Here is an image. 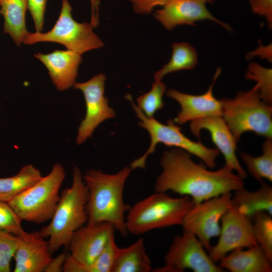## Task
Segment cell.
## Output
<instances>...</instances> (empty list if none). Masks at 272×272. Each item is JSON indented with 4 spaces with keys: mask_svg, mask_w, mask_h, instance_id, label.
Returning a JSON list of instances; mask_svg holds the SVG:
<instances>
[{
    "mask_svg": "<svg viewBox=\"0 0 272 272\" xmlns=\"http://www.w3.org/2000/svg\"><path fill=\"white\" fill-rule=\"evenodd\" d=\"M46 3L47 0H28V9L37 32L43 30Z\"/></svg>",
    "mask_w": 272,
    "mask_h": 272,
    "instance_id": "obj_32",
    "label": "cell"
},
{
    "mask_svg": "<svg viewBox=\"0 0 272 272\" xmlns=\"http://www.w3.org/2000/svg\"><path fill=\"white\" fill-rule=\"evenodd\" d=\"M18 236L0 231V272L11 271V261L17 249Z\"/></svg>",
    "mask_w": 272,
    "mask_h": 272,
    "instance_id": "obj_30",
    "label": "cell"
},
{
    "mask_svg": "<svg viewBox=\"0 0 272 272\" xmlns=\"http://www.w3.org/2000/svg\"><path fill=\"white\" fill-rule=\"evenodd\" d=\"M88 190L83 175L77 167L73 169L71 186L65 188L50 223L40 230L52 253L67 246L74 233L87 223Z\"/></svg>",
    "mask_w": 272,
    "mask_h": 272,
    "instance_id": "obj_3",
    "label": "cell"
},
{
    "mask_svg": "<svg viewBox=\"0 0 272 272\" xmlns=\"http://www.w3.org/2000/svg\"><path fill=\"white\" fill-rule=\"evenodd\" d=\"M72 10L68 0H62L60 13L53 28L45 33L28 32L23 43L31 45L41 42H55L81 55L102 47L103 43L94 32L90 23L76 21L72 17Z\"/></svg>",
    "mask_w": 272,
    "mask_h": 272,
    "instance_id": "obj_8",
    "label": "cell"
},
{
    "mask_svg": "<svg viewBox=\"0 0 272 272\" xmlns=\"http://www.w3.org/2000/svg\"><path fill=\"white\" fill-rule=\"evenodd\" d=\"M220 100L222 117L237 142L249 131L272 139V106L261 100L257 84L248 91L239 92L234 99Z\"/></svg>",
    "mask_w": 272,
    "mask_h": 272,
    "instance_id": "obj_5",
    "label": "cell"
},
{
    "mask_svg": "<svg viewBox=\"0 0 272 272\" xmlns=\"http://www.w3.org/2000/svg\"><path fill=\"white\" fill-rule=\"evenodd\" d=\"M22 222L8 202L0 200V231L18 236L25 232Z\"/></svg>",
    "mask_w": 272,
    "mask_h": 272,
    "instance_id": "obj_31",
    "label": "cell"
},
{
    "mask_svg": "<svg viewBox=\"0 0 272 272\" xmlns=\"http://www.w3.org/2000/svg\"><path fill=\"white\" fill-rule=\"evenodd\" d=\"M160 165L156 192L170 191L188 196L194 204L244 186L243 179L224 166L216 171L208 170L203 162L195 163L191 154L181 149L164 152Z\"/></svg>",
    "mask_w": 272,
    "mask_h": 272,
    "instance_id": "obj_1",
    "label": "cell"
},
{
    "mask_svg": "<svg viewBox=\"0 0 272 272\" xmlns=\"http://www.w3.org/2000/svg\"><path fill=\"white\" fill-rule=\"evenodd\" d=\"M172 47V54L170 60L155 74V81H161L164 76L171 73L192 69L197 63V52L189 44L175 43Z\"/></svg>",
    "mask_w": 272,
    "mask_h": 272,
    "instance_id": "obj_24",
    "label": "cell"
},
{
    "mask_svg": "<svg viewBox=\"0 0 272 272\" xmlns=\"http://www.w3.org/2000/svg\"><path fill=\"white\" fill-rule=\"evenodd\" d=\"M193 205L188 196L173 197L166 192H156L130 207L125 218L127 232L138 235L156 229L181 226Z\"/></svg>",
    "mask_w": 272,
    "mask_h": 272,
    "instance_id": "obj_4",
    "label": "cell"
},
{
    "mask_svg": "<svg viewBox=\"0 0 272 272\" xmlns=\"http://www.w3.org/2000/svg\"><path fill=\"white\" fill-rule=\"evenodd\" d=\"M151 270V261L144 241L139 238L129 246L122 248L112 272H149Z\"/></svg>",
    "mask_w": 272,
    "mask_h": 272,
    "instance_id": "obj_23",
    "label": "cell"
},
{
    "mask_svg": "<svg viewBox=\"0 0 272 272\" xmlns=\"http://www.w3.org/2000/svg\"><path fill=\"white\" fill-rule=\"evenodd\" d=\"M34 56L45 66L58 91H63L74 86L82 61L81 54L67 49L55 50L47 54L39 52Z\"/></svg>",
    "mask_w": 272,
    "mask_h": 272,
    "instance_id": "obj_18",
    "label": "cell"
},
{
    "mask_svg": "<svg viewBox=\"0 0 272 272\" xmlns=\"http://www.w3.org/2000/svg\"><path fill=\"white\" fill-rule=\"evenodd\" d=\"M138 14H149L157 6H163L169 0H128Z\"/></svg>",
    "mask_w": 272,
    "mask_h": 272,
    "instance_id": "obj_34",
    "label": "cell"
},
{
    "mask_svg": "<svg viewBox=\"0 0 272 272\" xmlns=\"http://www.w3.org/2000/svg\"><path fill=\"white\" fill-rule=\"evenodd\" d=\"M65 177L63 166L56 163L47 175L8 203L22 221L41 224L50 220Z\"/></svg>",
    "mask_w": 272,
    "mask_h": 272,
    "instance_id": "obj_7",
    "label": "cell"
},
{
    "mask_svg": "<svg viewBox=\"0 0 272 272\" xmlns=\"http://www.w3.org/2000/svg\"><path fill=\"white\" fill-rule=\"evenodd\" d=\"M221 222L219 240L208 251L209 256L215 262L219 261L235 249L257 244L251 220L232 206L223 215Z\"/></svg>",
    "mask_w": 272,
    "mask_h": 272,
    "instance_id": "obj_13",
    "label": "cell"
},
{
    "mask_svg": "<svg viewBox=\"0 0 272 272\" xmlns=\"http://www.w3.org/2000/svg\"><path fill=\"white\" fill-rule=\"evenodd\" d=\"M207 2V0H169L161 9L155 11L154 16L168 30L179 25H194V22L204 20L215 21L230 30V26L209 11Z\"/></svg>",
    "mask_w": 272,
    "mask_h": 272,
    "instance_id": "obj_16",
    "label": "cell"
},
{
    "mask_svg": "<svg viewBox=\"0 0 272 272\" xmlns=\"http://www.w3.org/2000/svg\"><path fill=\"white\" fill-rule=\"evenodd\" d=\"M221 72V69L218 68L210 86L204 94L194 95L173 89L167 92V96L176 100L181 107V110L174 120L176 124L182 125L197 119L222 116L221 101L216 99L213 93L214 85Z\"/></svg>",
    "mask_w": 272,
    "mask_h": 272,
    "instance_id": "obj_15",
    "label": "cell"
},
{
    "mask_svg": "<svg viewBox=\"0 0 272 272\" xmlns=\"http://www.w3.org/2000/svg\"><path fill=\"white\" fill-rule=\"evenodd\" d=\"M42 177L39 169L28 164L22 167L14 176L0 178V200L9 202L32 187Z\"/></svg>",
    "mask_w": 272,
    "mask_h": 272,
    "instance_id": "obj_22",
    "label": "cell"
},
{
    "mask_svg": "<svg viewBox=\"0 0 272 272\" xmlns=\"http://www.w3.org/2000/svg\"><path fill=\"white\" fill-rule=\"evenodd\" d=\"M126 97L130 101L137 117L140 120L139 125L148 131L151 138L150 145L146 152L130 164L132 170L145 168L148 156L154 153L159 143L181 149L199 158L209 168L215 167L216 160L220 154L217 149L209 148L199 141L194 142L188 138L174 120L169 119L166 124H163L154 117L146 116L134 103L130 95H128Z\"/></svg>",
    "mask_w": 272,
    "mask_h": 272,
    "instance_id": "obj_6",
    "label": "cell"
},
{
    "mask_svg": "<svg viewBox=\"0 0 272 272\" xmlns=\"http://www.w3.org/2000/svg\"><path fill=\"white\" fill-rule=\"evenodd\" d=\"M67 254L63 252L52 258L44 269L45 272H61L63 271L64 264Z\"/></svg>",
    "mask_w": 272,
    "mask_h": 272,
    "instance_id": "obj_35",
    "label": "cell"
},
{
    "mask_svg": "<svg viewBox=\"0 0 272 272\" xmlns=\"http://www.w3.org/2000/svg\"><path fill=\"white\" fill-rule=\"evenodd\" d=\"M166 90L161 81H155L151 89L137 98V106L146 116L154 117L157 111L164 107L163 96Z\"/></svg>",
    "mask_w": 272,
    "mask_h": 272,
    "instance_id": "obj_27",
    "label": "cell"
},
{
    "mask_svg": "<svg viewBox=\"0 0 272 272\" xmlns=\"http://www.w3.org/2000/svg\"><path fill=\"white\" fill-rule=\"evenodd\" d=\"M18 243L14 258L15 272H43L52 259L48 241L40 231L26 232L18 236Z\"/></svg>",
    "mask_w": 272,
    "mask_h": 272,
    "instance_id": "obj_17",
    "label": "cell"
},
{
    "mask_svg": "<svg viewBox=\"0 0 272 272\" xmlns=\"http://www.w3.org/2000/svg\"><path fill=\"white\" fill-rule=\"evenodd\" d=\"M91 6V18L90 24L93 27L99 24V7L100 0H90Z\"/></svg>",
    "mask_w": 272,
    "mask_h": 272,
    "instance_id": "obj_36",
    "label": "cell"
},
{
    "mask_svg": "<svg viewBox=\"0 0 272 272\" xmlns=\"http://www.w3.org/2000/svg\"><path fill=\"white\" fill-rule=\"evenodd\" d=\"M232 195L228 192L194 203L183 219V231L193 234L208 251L211 239L220 234V222L232 206Z\"/></svg>",
    "mask_w": 272,
    "mask_h": 272,
    "instance_id": "obj_11",
    "label": "cell"
},
{
    "mask_svg": "<svg viewBox=\"0 0 272 272\" xmlns=\"http://www.w3.org/2000/svg\"><path fill=\"white\" fill-rule=\"evenodd\" d=\"M121 249L117 245L113 234L99 255L88 267L87 272H112L114 263Z\"/></svg>",
    "mask_w": 272,
    "mask_h": 272,
    "instance_id": "obj_29",
    "label": "cell"
},
{
    "mask_svg": "<svg viewBox=\"0 0 272 272\" xmlns=\"http://www.w3.org/2000/svg\"><path fill=\"white\" fill-rule=\"evenodd\" d=\"M190 129L197 137L202 129L208 131L213 143L225 159L224 166L244 179L247 173L240 163L236 154L237 143L234 135L222 116H212L193 120L190 122Z\"/></svg>",
    "mask_w": 272,
    "mask_h": 272,
    "instance_id": "obj_14",
    "label": "cell"
},
{
    "mask_svg": "<svg viewBox=\"0 0 272 272\" xmlns=\"http://www.w3.org/2000/svg\"><path fill=\"white\" fill-rule=\"evenodd\" d=\"M253 191L244 188L234 191L232 206L251 220L258 213L265 212L272 215V187L264 181Z\"/></svg>",
    "mask_w": 272,
    "mask_h": 272,
    "instance_id": "obj_20",
    "label": "cell"
},
{
    "mask_svg": "<svg viewBox=\"0 0 272 272\" xmlns=\"http://www.w3.org/2000/svg\"><path fill=\"white\" fill-rule=\"evenodd\" d=\"M207 2H211L213 1V0H207Z\"/></svg>",
    "mask_w": 272,
    "mask_h": 272,
    "instance_id": "obj_37",
    "label": "cell"
},
{
    "mask_svg": "<svg viewBox=\"0 0 272 272\" xmlns=\"http://www.w3.org/2000/svg\"><path fill=\"white\" fill-rule=\"evenodd\" d=\"M0 15H1V13H0Z\"/></svg>",
    "mask_w": 272,
    "mask_h": 272,
    "instance_id": "obj_38",
    "label": "cell"
},
{
    "mask_svg": "<svg viewBox=\"0 0 272 272\" xmlns=\"http://www.w3.org/2000/svg\"><path fill=\"white\" fill-rule=\"evenodd\" d=\"M28 0H0V13L4 17V33L8 34L19 46L29 32L25 15Z\"/></svg>",
    "mask_w": 272,
    "mask_h": 272,
    "instance_id": "obj_21",
    "label": "cell"
},
{
    "mask_svg": "<svg viewBox=\"0 0 272 272\" xmlns=\"http://www.w3.org/2000/svg\"><path fill=\"white\" fill-rule=\"evenodd\" d=\"M114 228L109 223H87L73 234L67 246L70 253L63 272H87L88 267L101 253Z\"/></svg>",
    "mask_w": 272,
    "mask_h": 272,
    "instance_id": "obj_9",
    "label": "cell"
},
{
    "mask_svg": "<svg viewBox=\"0 0 272 272\" xmlns=\"http://www.w3.org/2000/svg\"><path fill=\"white\" fill-rule=\"evenodd\" d=\"M132 169L126 166L115 174L91 169L83 175L88 190L87 223L106 222L123 236L128 234L125 214L130 206L125 203L123 191Z\"/></svg>",
    "mask_w": 272,
    "mask_h": 272,
    "instance_id": "obj_2",
    "label": "cell"
},
{
    "mask_svg": "<svg viewBox=\"0 0 272 272\" xmlns=\"http://www.w3.org/2000/svg\"><path fill=\"white\" fill-rule=\"evenodd\" d=\"M104 74L94 76L89 80L75 83L73 87L83 93L86 107V115L81 122L76 139L77 145H81L90 138L95 129L106 120L114 118L115 111L108 104L104 96Z\"/></svg>",
    "mask_w": 272,
    "mask_h": 272,
    "instance_id": "obj_12",
    "label": "cell"
},
{
    "mask_svg": "<svg viewBox=\"0 0 272 272\" xmlns=\"http://www.w3.org/2000/svg\"><path fill=\"white\" fill-rule=\"evenodd\" d=\"M262 154L253 157L246 153L240 156L247 170L252 176L259 182L262 179L272 181V139H266L262 146Z\"/></svg>",
    "mask_w": 272,
    "mask_h": 272,
    "instance_id": "obj_25",
    "label": "cell"
},
{
    "mask_svg": "<svg viewBox=\"0 0 272 272\" xmlns=\"http://www.w3.org/2000/svg\"><path fill=\"white\" fill-rule=\"evenodd\" d=\"M236 249L220 260L219 266L231 272H271V261L258 245Z\"/></svg>",
    "mask_w": 272,
    "mask_h": 272,
    "instance_id": "obj_19",
    "label": "cell"
},
{
    "mask_svg": "<svg viewBox=\"0 0 272 272\" xmlns=\"http://www.w3.org/2000/svg\"><path fill=\"white\" fill-rule=\"evenodd\" d=\"M253 234L257 244L272 262V218L265 212L256 214L252 219Z\"/></svg>",
    "mask_w": 272,
    "mask_h": 272,
    "instance_id": "obj_26",
    "label": "cell"
},
{
    "mask_svg": "<svg viewBox=\"0 0 272 272\" xmlns=\"http://www.w3.org/2000/svg\"><path fill=\"white\" fill-rule=\"evenodd\" d=\"M205 248L192 233L183 231L176 236L164 257L165 265L155 271L223 272L208 254Z\"/></svg>",
    "mask_w": 272,
    "mask_h": 272,
    "instance_id": "obj_10",
    "label": "cell"
},
{
    "mask_svg": "<svg viewBox=\"0 0 272 272\" xmlns=\"http://www.w3.org/2000/svg\"><path fill=\"white\" fill-rule=\"evenodd\" d=\"M252 12L265 18L268 27H272V0H250Z\"/></svg>",
    "mask_w": 272,
    "mask_h": 272,
    "instance_id": "obj_33",
    "label": "cell"
},
{
    "mask_svg": "<svg viewBox=\"0 0 272 272\" xmlns=\"http://www.w3.org/2000/svg\"><path fill=\"white\" fill-rule=\"evenodd\" d=\"M246 72L245 78L255 80L259 87V95L265 103L272 102V70L265 68L255 62H251Z\"/></svg>",
    "mask_w": 272,
    "mask_h": 272,
    "instance_id": "obj_28",
    "label": "cell"
}]
</instances>
